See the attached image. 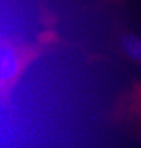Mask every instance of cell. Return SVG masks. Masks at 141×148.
Wrapping results in <instances>:
<instances>
[{"mask_svg": "<svg viewBox=\"0 0 141 148\" xmlns=\"http://www.w3.org/2000/svg\"><path fill=\"white\" fill-rule=\"evenodd\" d=\"M125 0H104V3L107 5H122Z\"/></svg>", "mask_w": 141, "mask_h": 148, "instance_id": "obj_3", "label": "cell"}, {"mask_svg": "<svg viewBox=\"0 0 141 148\" xmlns=\"http://www.w3.org/2000/svg\"><path fill=\"white\" fill-rule=\"evenodd\" d=\"M110 119L125 130L141 135V79L134 82L132 88L116 99L110 111Z\"/></svg>", "mask_w": 141, "mask_h": 148, "instance_id": "obj_1", "label": "cell"}, {"mask_svg": "<svg viewBox=\"0 0 141 148\" xmlns=\"http://www.w3.org/2000/svg\"><path fill=\"white\" fill-rule=\"evenodd\" d=\"M116 47L123 58L141 65V37L129 30H120L116 36Z\"/></svg>", "mask_w": 141, "mask_h": 148, "instance_id": "obj_2", "label": "cell"}]
</instances>
